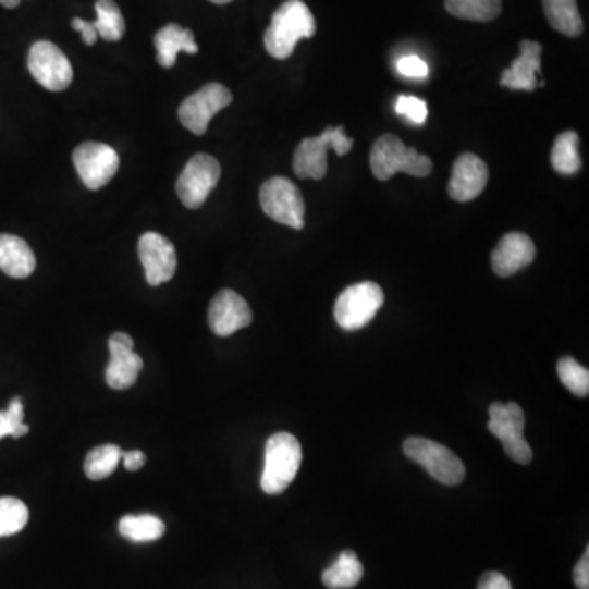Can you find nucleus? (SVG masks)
I'll use <instances>...</instances> for the list:
<instances>
[{
  "label": "nucleus",
  "mask_w": 589,
  "mask_h": 589,
  "mask_svg": "<svg viewBox=\"0 0 589 589\" xmlns=\"http://www.w3.org/2000/svg\"><path fill=\"white\" fill-rule=\"evenodd\" d=\"M317 34V21L302 0H286L273 14L263 35V47L275 60L292 57L298 41Z\"/></svg>",
  "instance_id": "f257e3e1"
},
{
  "label": "nucleus",
  "mask_w": 589,
  "mask_h": 589,
  "mask_svg": "<svg viewBox=\"0 0 589 589\" xmlns=\"http://www.w3.org/2000/svg\"><path fill=\"white\" fill-rule=\"evenodd\" d=\"M304 451L300 442L290 432L270 435L263 455V471L260 488L267 494H280L292 484L300 470Z\"/></svg>",
  "instance_id": "f03ea898"
},
{
  "label": "nucleus",
  "mask_w": 589,
  "mask_h": 589,
  "mask_svg": "<svg viewBox=\"0 0 589 589\" xmlns=\"http://www.w3.org/2000/svg\"><path fill=\"white\" fill-rule=\"evenodd\" d=\"M370 169L379 181H389L398 172H406L413 177H428L432 172V161L429 156L408 148L398 136L383 135L373 143Z\"/></svg>",
  "instance_id": "7ed1b4c3"
},
{
  "label": "nucleus",
  "mask_w": 589,
  "mask_h": 589,
  "mask_svg": "<svg viewBox=\"0 0 589 589\" xmlns=\"http://www.w3.org/2000/svg\"><path fill=\"white\" fill-rule=\"evenodd\" d=\"M354 139L347 138L343 126H330L320 136L305 138L293 155V171L298 179L321 181L328 172V149L338 156H346L353 149Z\"/></svg>",
  "instance_id": "20e7f679"
},
{
  "label": "nucleus",
  "mask_w": 589,
  "mask_h": 589,
  "mask_svg": "<svg viewBox=\"0 0 589 589\" xmlns=\"http://www.w3.org/2000/svg\"><path fill=\"white\" fill-rule=\"evenodd\" d=\"M383 302L385 295L379 283H356L347 286L338 297L334 318L343 330H363L376 318L377 311L383 307Z\"/></svg>",
  "instance_id": "39448f33"
},
{
  "label": "nucleus",
  "mask_w": 589,
  "mask_h": 589,
  "mask_svg": "<svg viewBox=\"0 0 589 589\" xmlns=\"http://www.w3.org/2000/svg\"><path fill=\"white\" fill-rule=\"evenodd\" d=\"M260 207L267 217L293 230L305 228V200L300 188L285 177L263 182L259 192Z\"/></svg>",
  "instance_id": "423d86ee"
},
{
  "label": "nucleus",
  "mask_w": 589,
  "mask_h": 589,
  "mask_svg": "<svg viewBox=\"0 0 589 589\" xmlns=\"http://www.w3.org/2000/svg\"><path fill=\"white\" fill-rule=\"evenodd\" d=\"M406 457L426 468L439 483L455 487L465 478V465L445 445L426 438H409L403 444Z\"/></svg>",
  "instance_id": "0eeeda50"
},
{
  "label": "nucleus",
  "mask_w": 589,
  "mask_h": 589,
  "mask_svg": "<svg viewBox=\"0 0 589 589\" xmlns=\"http://www.w3.org/2000/svg\"><path fill=\"white\" fill-rule=\"evenodd\" d=\"M526 415L517 403H493L490 406L488 429L500 439L504 452L516 464L527 465L532 462V449L524 438Z\"/></svg>",
  "instance_id": "6e6552de"
},
{
  "label": "nucleus",
  "mask_w": 589,
  "mask_h": 589,
  "mask_svg": "<svg viewBox=\"0 0 589 589\" xmlns=\"http://www.w3.org/2000/svg\"><path fill=\"white\" fill-rule=\"evenodd\" d=\"M220 177V162L213 156L198 152V155L192 156L191 161L179 175L175 192L185 207L195 210L205 204L208 195L217 187Z\"/></svg>",
  "instance_id": "1a4fd4ad"
},
{
  "label": "nucleus",
  "mask_w": 589,
  "mask_h": 589,
  "mask_svg": "<svg viewBox=\"0 0 589 589\" xmlns=\"http://www.w3.org/2000/svg\"><path fill=\"white\" fill-rule=\"evenodd\" d=\"M28 71L40 86L51 93L66 90L73 83L74 73L70 60L51 41H38L30 48Z\"/></svg>",
  "instance_id": "9d476101"
},
{
  "label": "nucleus",
  "mask_w": 589,
  "mask_h": 589,
  "mask_svg": "<svg viewBox=\"0 0 589 589\" xmlns=\"http://www.w3.org/2000/svg\"><path fill=\"white\" fill-rule=\"evenodd\" d=\"M231 102L233 96L228 87L217 83L207 84L182 102L179 107V120L194 135L201 136L207 133L211 119Z\"/></svg>",
  "instance_id": "9b49d317"
},
{
  "label": "nucleus",
  "mask_w": 589,
  "mask_h": 589,
  "mask_svg": "<svg viewBox=\"0 0 589 589\" xmlns=\"http://www.w3.org/2000/svg\"><path fill=\"white\" fill-rule=\"evenodd\" d=\"M77 174L90 191L106 187L119 171L120 158L112 146L87 142L77 146L73 155Z\"/></svg>",
  "instance_id": "f8f14e48"
},
{
  "label": "nucleus",
  "mask_w": 589,
  "mask_h": 589,
  "mask_svg": "<svg viewBox=\"0 0 589 589\" xmlns=\"http://www.w3.org/2000/svg\"><path fill=\"white\" fill-rule=\"evenodd\" d=\"M138 256L145 267L146 282L151 286L169 282L177 269L174 244L159 233H145L139 237Z\"/></svg>",
  "instance_id": "ddd939ff"
},
{
  "label": "nucleus",
  "mask_w": 589,
  "mask_h": 589,
  "mask_svg": "<svg viewBox=\"0 0 589 589\" xmlns=\"http://www.w3.org/2000/svg\"><path fill=\"white\" fill-rule=\"evenodd\" d=\"M208 323L217 336L228 338L253 323V311L240 293L224 289L211 300Z\"/></svg>",
  "instance_id": "4468645a"
},
{
  "label": "nucleus",
  "mask_w": 589,
  "mask_h": 589,
  "mask_svg": "<svg viewBox=\"0 0 589 589\" xmlns=\"http://www.w3.org/2000/svg\"><path fill=\"white\" fill-rule=\"evenodd\" d=\"M110 363L107 367V385L126 390L135 385L143 369V359L133 351V340L126 333H115L109 340Z\"/></svg>",
  "instance_id": "2eb2a0df"
},
{
  "label": "nucleus",
  "mask_w": 589,
  "mask_h": 589,
  "mask_svg": "<svg viewBox=\"0 0 589 589\" xmlns=\"http://www.w3.org/2000/svg\"><path fill=\"white\" fill-rule=\"evenodd\" d=\"M488 179H490V172H488L483 159L471 155V152H464L458 156L454 169H452L449 195L452 200L462 201V204L475 200L483 194Z\"/></svg>",
  "instance_id": "dca6fc26"
},
{
  "label": "nucleus",
  "mask_w": 589,
  "mask_h": 589,
  "mask_svg": "<svg viewBox=\"0 0 589 589\" xmlns=\"http://www.w3.org/2000/svg\"><path fill=\"white\" fill-rule=\"evenodd\" d=\"M536 259V244L524 233H507L491 254V267L500 277H511Z\"/></svg>",
  "instance_id": "f3484780"
},
{
  "label": "nucleus",
  "mask_w": 589,
  "mask_h": 589,
  "mask_svg": "<svg viewBox=\"0 0 589 589\" xmlns=\"http://www.w3.org/2000/svg\"><path fill=\"white\" fill-rule=\"evenodd\" d=\"M519 58L513 61L510 70L501 74L500 86L506 89L524 90L533 93L539 86L537 74L540 73V58H542V45L537 41L524 40L519 45Z\"/></svg>",
  "instance_id": "a211bd4d"
},
{
  "label": "nucleus",
  "mask_w": 589,
  "mask_h": 589,
  "mask_svg": "<svg viewBox=\"0 0 589 589\" xmlns=\"http://www.w3.org/2000/svg\"><path fill=\"white\" fill-rule=\"evenodd\" d=\"M0 269L14 279H27L37 269V257L27 241L0 234Z\"/></svg>",
  "instance_id": "6ab92c4d"
},
{
  "label": "nucleus",
  "mask_w": 589,
  "mask_h": 589,
  "mask_svg": "<svg viewBox=\"0 0 589 589\" xmlns=\"http://www.w3.org/2000/svg\"><path fill=\"white\" fill-rule=\"evenodd\" d=\"M155 47L156 51H158V63L162 68H165V70L174 66L175 61H177V54L181 51L188 54L198 53L194 34L177 24H169L164 28H161L156 34Z\"/></svg>",
  "instance_id": "aec40b11"
},
{
  "label": "nucleus",
  "mask_w": 589,
  "mask_h": 589,
  "mask_svg": "<svg viewBox=\"0 0 589 589\" xmlns=\"http://www.w3.org/2000/svg\"><path fill=\"white\" fill-rule=\"evenodd\" d=\"M550 27L565 37H579L585 30L576 0H542Z\"/></svg>",
  "instance_id": "412c9836"
},
{
  "label": "nucleus",
  "mask_w": 589,
  "mask_h": 589,
  "mask_svg": "<svg viewBox=\"0 0 589 589\" xmlns=\"http://www.w3.org/2000/svg\"><path fill=\"white\" fill-rule=\"evenodd\" d=\"M364 566L353 550H344L330 568L324 569L323 582L330 589H351L363 579Z\"/></svg>",
  "instance_id": "4be33fe9"
},
{
  "label": "nucleus",
  "mask_w": 589,
  "mask_h": 589,
  "mask_svg": "<svg viewBox=\"0 0 589 589\" xmlns=\"http://www.w3.org/2000/svg\"><path fill=\"white\" fill-rule=\"evenodd\" d=\"M552 168L559 174L573 175L581 169L579 158V136L575 132H565L556 136L550 155Z\"/></svg>",
  "instance_id": "5701e85b"
},
{
  "label": "nucleus",
  "mask_w": 589,
  "mask_h": 589,
  "mask_svg": "<svg viewBox=\"0 0 589 589\" xmlns=\"http://www.w3.org/2000/svg\"><path fill=\"white\" fill-rule=\"evenodd\" d=\"M119 530L125 539L132 540V542H155L164 536L165 526L159 517L151 516V514H142V516L130 514V516L120 519Z\"/></svg>",
  "instance_id": "b1692460"
},
{
  "label": "nucleus",
  "mask_w": 589,
  "mask_h": 589,
  "mask_svg": "<svg viewBox=\"0 0 589 589\" xmlns=\"http://www.w3.org/2000/svg\"><path fill=\"white\" fill-rule=\"evenodd\" d=\"M445 9L462 21L491 22L501 14L503 0H445Z\"/></svg>",
  "instance_id": "393cba45"
},
{
  "label": "nucleus",
  "mask_w": 589,
  "mask_h": 589,
  "mask_svg": "<svg viewBox=\"0 0 589 589\" xmlns=\"http://www.w3.org/2000/svg\"><path fill=\"white\" fill-rule=\"evenodd\" d=\"M97 21L94 22L97 35L106 41L122 40L125 35V19L113 0H97Z\"/></svg>",
  "instance_id": "a878e982"
},
{
  "label": "nucleus",
  "mask_w": 589,
  "mask_h": 589,
  "mask_svg": "<svg viewBox=\"0 0 589 589\" xmlns=\"http://www.w3.org/2000/svg\"><path fill=\"white\" fill-rule=\"evenodd\" d=\"M120 461H122V449L119 445H100L87 454L84 471L90 480H103L116 470Z\"/></svg>",
  "instance_id": "bb28decb"
},
{
  "label": "nucleus",
  "mask_w": 589,
  "mask_h": 589,
  "mask_svg": "<svg viewBox=\"0 0 589 589\" xmlns=\"http://www.w3.org/2000/svg\"><path fill=\"white\" fill-rule=\"evenodd\" d=\"M28 507L17 498H0V537L14 536L27 526Z\"/></svg>",
  "instance_id": "cd10ccee"
},
{
  "label": "nucleus",
  "mask_w": 589,
  "mask_h": 589,
  "mask_svg": "<svg viewBox=\"0 0 589 589\" xmlns=\"http://www.w3.org/2000/svg\"><path fill=\"white\" fill-rule=\"evenodd\" d=\"M556 373L563 385L573 393V395L586 398L589 393V372L588 369L576 363L573 357H563L556 364Z\"/></svg>",
  "instance_id": "c85d7f7f"
},
{
  "label": "nucleus",
  "mask_w": 589,
  "mask_h": 589,
  "mask_svg": "<svg viewBox=\"0 0 589 589\" xmlns=\"http://www.w3.org/2000/svg\"><path fill=\"white\" fill-rule=\"evenodd\" d=\"M28 431L30 428L24 422V405L21 398H14L5 412H0V439L9 435L14 439L24 438Z\"/></svg>",
  "instance_id": "c756f323"
},
{
  "label": "nucleus",
  "mask_w": 589,
  "mask_h": 589,
  "mask_svg": "<svg viewBox=\"0 0 589 589\" xmlns=\"http://www.w3.org/2000/svg\"><path fill=\"white\" fill-rule=\"evenodd\" d=\"M396 112L415 125H425L428 120V103L415 96H402L396 100Z\"/></svg>",
  "instance_id": "7c9ffc66"
},
{
  "label": "nucleus",
  "mask_w": 589,
  "mask_h": 589,
  "mask_svg": "<svg viewBox=\"0 0 589 589\" xmlns=\"http://www.w3.org/2000/svg\"><path fill=\"white\" fill-rule=\"evenodd\" d=\"M396 70L402 76L413 77V79H425L429 74L428 64L421 58L415 57V54L402 58L396 64Z\"/></svg>",
  "instance_id": "2f4dec72"
},
{
  "label": "nucleus",
  "mask_w": 589,
  "mask_h": 589,
  "mask_svg": "<svg viewBox=\"0 0 589 589\" xmlns=\"http://www.w3.org/2000/svg\"><path fill=\"white\" fill-rule=\"evenodd\" d=\"M573 579H575L576 588L589 589V547H586L579 562L576 563L573 569Z\"/></svg>",
  "instance_id": "473e14b6"
},
{
  "label": "nucleus",
  "mask_w": 589,
  "mask_h": 589,
  "mask_svg": "<svg viewBox=\"0 0 589 589\" xmlns=\"http://www.w3.org/2000/svg\"><path fill=\"white\" fill-rule=\"evenodd\" d=\"M477 589H513L510 579L498 572H488L481 576Z\"/></svg>",
  "instance_id": "72a5a7b5"
},
{
  "label": "nucleus",
  "mask_w": 589,
  "mask_h": 589,
  "mask_svg": "<svg viewBox=\"0 0 589 589\" xmlns=\"http://www.w3.org/2000/svg\"><path fill=\"white\" fill-rule=\"evenodd\" d=\"M71 27H73L74 30L79 32L81 37H83V41L87 47H94V45L97 44L99 35H97L96 27H94V24H90V22L76 17L71 22Z\"/></svg>",
  "instance_id": "f704fd0d"
},
{
  "label": "nucleus",
  "mask_w": 589,
  "mask_h": 589,
  "mask_svg": "<svg viewBox=\"0 0 589 589\" xmlns=\"http://www.w3.org/2000/svg\"><path fill=\"white\" fill-rule=\"evenodd\" d=\"M123 465H125L126 470L136 471L139 468H143L145 465L146 457L142 451H122Z\"/></svg>",
  "instance_id": "c9c22d12"
},
{
  "label": "nucleus",
  "mask_w": 589,
  "mask_h": 589,
  "mask_svg": "<svg viewBox=\"0 0 589 589\" xmlns=\"http://www.w3.org/2000/svg\"><path fill=\"white\" fill-rule=\"evenodd\" d=\"M21 2L22 0H0V5H4L5 9H15Z\"/></svg>",
  "instance_id": "e433bc0d"
},
{
  "label": "nucleus",
  "mask_w": 589,
  "mask_h": 589,
  "mask_svg": "<svg viewBox=\"0 0 589 589\" xmlns=\"http://www.w3.org/2000/svg\"><path fill=\"white\" fill-rule=\"evenodd\" d=\"M210 2H213V4L217 5H226L230 4V2H233V0H210Z\"/></svg>",
  "instance_id": "4c0bfd02"
}]
</instances>
